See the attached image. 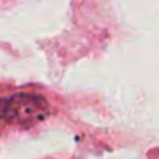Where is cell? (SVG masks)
I'll return each mask as SVG.
<instances>
[{"mask_svg":"<svg viewBox=\"0 0 159 159\" xmlns=\"http://www.w3.org/2000/svg\"><path fill=\"white\" fill-rule=\"evenodd\" d=\"M47 102L33 94H16L0 100V119L7 122H38L47 114Z\"/></svg>","mask_w":159,"mask_h":159,"instance_id":"obj_1","label":"cell"}]
</instances>
